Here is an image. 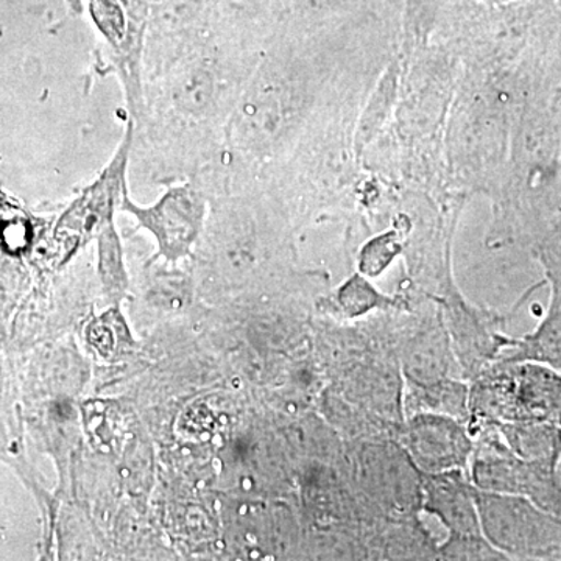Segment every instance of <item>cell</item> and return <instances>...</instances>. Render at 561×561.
Segmentation results:
<instances>
[{
	"label": "cell",
	"instance_id": "6da1fadb",
	"mask_svg": "<svg viewBox=\"0 0 561 561\" xmlns=\"http://www.w3.org/2000/svg\"><path fill=\"white\" fill-rule=\"evenodd\" d=\"M122 210L130 213L139 228L157 238L161 256L171 262L190 256L205 220V201L190 186L172 187L149 208L136 206L125 195Z\"/></svg>",
	"mask_w": 561,
	"mask_h": 561
},
{
	"label": "cell",
	"instance_id": "7a4b0ae2",
	"mask_svg": "<svg viewBox=\"0 0 561 561\" xmlns=\"http://www.w3.org/2000/svg\"><path fill=\"white\" fill-rule=\"evenodd\" d=\"M131 130L122 142L114 160L102 173L101 179L83 192L72 208L70 216L76 225V242L88 241L95 232H101L106 224L113 221V209L117 198L125 191V171H127L128 151H130Z\"/></svg>",
	"mask_w": 561,
	"mask_h": 561
},
{
	"label": "cell",
	"instance_id": "3957f363",
	"mask_svg": "<svg viewBox=\"0 0 561 561\" xmlns=\"http://www.w3.org/2000/svg\"><path fill=\"white\" fill-rule=\"evenodd\" d=\"M99 272L108 297L119 301L127 290V273L119 236L114 230L113 221L99 232Z\"/></svg>",
	"mask_w": 561,
	"mask_h": 561
},
{
	"label": "cell",
	"instance_id": "277c9868",
	"mask_svg": "<svg viewBox=\"0 0 561 561\" xmlns=\"http://www.w3.org/2000/svg\"><path fill=\"white\" fill-rule=\"evenodd\" d=\"M175 99L183 110H205L213 99V73L203 68L184 72L176 84Z\"/></svg>",
	"mask_w": 561,
	"mask_h": 561
}]
</instances>
